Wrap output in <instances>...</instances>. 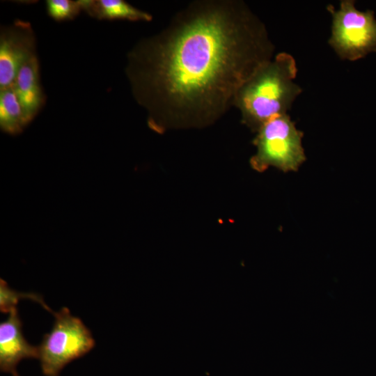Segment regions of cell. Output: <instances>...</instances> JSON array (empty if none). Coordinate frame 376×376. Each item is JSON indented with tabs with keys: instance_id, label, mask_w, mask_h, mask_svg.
Here are the masks:
<instances>
[{
	"instance_id": "1",
	"label": "cell",
	"mask_w": 376,
	"mask_h": 376,
	"mask_svg": "<svg viewBox=\"0 0 376 376\" xmlns=\"http://www.w3.org/2000/svg\"><path fill=\"white\" fill-rule=\"evenodd\" d=\"M274 47L242 1H198L129 52L126 75L154 131L201 127L219 118Z\"/></svg>"
},
{
	"instance_id": "2",
	"label": "cell",
	"mask_w": 376,
	"mask_h": 376,
	"mask_svg": "<svg viewBox=\"0 0 376 376\" xmlns=\"http://www.w3.org/2000/svg\"><path fill=\"white\" fill-rule=\"evenodd\" d=\"M295 59L281 52L261 63L236 93L233 105L240 111L242 122L253 132L269 120L284 114L301 93L295 83Z\"/></svg>"
},
{
	"instance_id": "3",
	"label": "cell",
	"mask_w": 376,
	"mask_h": 376,
	"mask_svg": "<svg viewBox=\"0 0 376 376\" xmlns=\"http://www.w3.org/2000/svg\"><path fill=\"white\" fill-rule=\"evenodd\" d=\"M256 132L253 141L256 152L250 159L255 171L262 172L274 166L283 172L296 171L305 162L303 132L288 114L269 120Z\"/></svg>"
},
{
	"instance_id": "4",
	"label": "cell",
	"mask_w": 376,
	"mask_h": 376,
	"mask_svg": "<svg viewBox=\"0 0 376 376\" xmlns=\"http://www.w3.org/2000/svg\"><path fill=\"white\" fill-rule=\"evenodd\" d=\"M52 314L55 318L52 329L38 346V359L45 376H58L68 363L87 354L95 344L90 330L68 308Z\"/></svg>"
},
{
	"instance_id": "5",
	"label": "cell",
	"mask_w": 376,
	"mask_h": 376,
	"mask_svg": "<svg viewBox=\"0 0 376 376\" xmlns=\"http://www.w3.org/2000/svg\"><path fill=\"white\" fill-rule=\"evenodd\" d=\"M327 10L332 16L329 44L340 58L353 61L376 52V18L373 10H359L352 0L341 1L338 10L329 5Z\"/></svg>"
},
{
	"instance_id": "6",
	"label": "cell",
	"mask_w": 376,
	"mask_h": 376,
	"mask_svg": "<svg viewBox=\"0 0 376 376\" xmlns=\"http://www.w3.org/2000/svg\"><path fill=\"white\" fill-rule=\"evenodd\" d=\"M37 56L31 24L22 19L0 31V90L12 87L21 68Z\"/></svg>"
},
{
	"instance_id": "7",
	"label": "cell",
	"mask_w": 376,
	"mask_h": 376,
	"mask_svg": "<svg viewBox=\"0 0 376 376\" xmlns=\"http://www.w3.org/2000/svg\"><path fill=\"white\" fill-rule=\"evenodd\" d=\"M38 359V346L29 344L23 336L22 321L17 308L0 324V369L1 372L17 373L16 368L24 359Z\"/></svg>"
},
{
	"instance_id": "8",
	"label": "cell",
	"mask_w": 376,
	"mask_h": 376,
	"mask_svg": "<svg viewBox=\"0 0 376 376\" xmlns=\"http://www.w3.org/2000/svg\"><path fill=\"white\" fill-rule=\"evenodd\" d=\"M13 87L28 125L42 109L46 100L40 83V65L37 56L21 68Z\"/></svg>"
},
{
	"instance_id": "9",
	"label": "cell",
	"mask_w": 376,
	"mask_h": 376,
	"mask_svg": "<svg viewBox=\"0 0 376 376\" xmlns=\"http://www.w3.org/2000/svg\"><path fill=\"white\" fill-rule=\"evenodd\" d=\"M82 11L100 20L149 22L152 15L123 0H79Z\"/></svg>"
},
{
	"instance_id": "10",
	"label": "cell",
	"mask_w": 376,
	"mask_h": 376,
	"mask_svg": "<svg viewBox=\"0 0 376 376\" xmlns=\"http://www.w3.org/2000/svg\"><path fill=\"white\" fill-rule=\"evenodd\" d=\"M27 125L13 87L0 90V127L8 134L16 135Z\"/></svg>"
},
{
	"instance_id": "11",
	"label": "cell",
	"mask_w": 376,
	"mask_h": 376,
	"mask_svg": "<svg viewBox=\"0 0 376 376\" xmlns=\"http://www.w3.org/2000/svg\"><path fill=\"white\" fill-rule=\"evenodd\" d=\"M20 299H28L40 304L47 311H54L45 304L42 297L36 293L18 292L10 288L7 283L0 279V311L3 313H9L16 306Z\"/></svg>"
},
{
	"instance_id": "12",
	"label": "cell",
	"mask_w": 376,
	"mask_h": 376,
	"mask_svg": "<svg viewBox=\"0 0 376 376\" xmlns=\"http://www.w3.org/2000/svg\"><path fill=\"white\" fill-rule=\"evenodd\" d=\"M46 9L48 15L58 22L73 19L82 11L79 0H47Z\"/></svg>"
},
{
	"instance_id": "13",
	"label": "cell",
	"mask_w": 376,
	"mask_h": 376,
	"mask_svg": "<svg viewBox=\"0 0 376 376\" xmlns=\"http://www.w3.org/2000/svg\"><path fill=\"white\" fill-rule=\"evenodd\" d=\"M13 376H19L17 373L15 374Z\"/></svg>"
}]
</instances>
